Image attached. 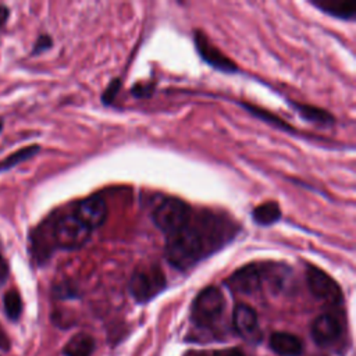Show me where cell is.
Listing matches in <instances>:
<instances>
[{"instance_id":"obj_1","label":"cell","mask_w":356,"mask_h":356,"mask_svg":"<svg viewBox=\"0 0 356 356\" xmlns=\"http://www.w3.org/2000/svg\"><path fill=\"white\" fill-rule=\"evenodd\" d=\"M239 231V224L225 213L193 210L179 231L165 236V259L174 268L186 271L231 243Z\"/></svg>"},{"instance_id":"obj_2","label":"cell","mask_w":356,"mask_h":356,"mask_svg":"<svg viewBox=\"0 0 356 356\" xmlns=\"http://www.w3.org/2000/svg\"><path fill=\"white\" fill-rule=\"evenodd\" d=\"M192 211L193 209L185 200L167 196L153 207L152 220L165 236H170L189 221Z\"/></svg>"},{"instance_id":"obj_3","label":"cell","mask_w":356,"mask_h":356,"mask_svg":"<svg viewBox=\"0 0 356 356\" xmlns=\"http://www.w3.org/2000/svg\"><path fill=\"white\" fill-rule=\"evenodd\" d=\"M167 286L163 270L157 264H145L138 267L129 280V292L139 303L149 302Z\"/></svg>"},{"instance_id":"obj_4","label":"cell","mask_w":356,"mask_h":356,"mask_svg":"<svg viewBox=\"0 0 356 356\" xmlns=\"http://www.w3.org/2000/svg\"><path fill=\"white\" fill-rule=\"evenodd\" d=\"M90 229L72 213L64 214L53 225V239L61 249L74 250L82 248L90 238Z\"/></svg>"},{"instance_id":"obj_5","label":"cell","mask_w":356,"mask_h":356,"mask_svg":"<svg viewBox=\"0 0 356 356\" xmlns=\"http://www.w3.org/2000/svg\"><path fill=\"white\" fill-rule=\"evenodd\" d=\"M224 310V298L218 288L207 286L197 293L192 305V320L199 327L214 324Z\"/></svg>"},{"instance_id":"obj_6","label":"cell","mask_w":356,"mask_h":356,"mask_svg":"<svg viewBox=\"0 0 356 356\" xmlns=\"http://www.w3.org/2000/svg\"><path fill=\"white\" fill-rule=\"evenodd\" d=\"M306 281L310 292L318 300L335 306L342 302V291L338 282L324 270L316 266H307Z\"/></svg>"},{"instance_id":"obj_7","label":"cell","mask_w":356,"mask_h":356,"mask_svg":"<svg viewBox=\"0 0 356 356\" xmlns=\"http://www.w3.org/2000/svg\"><path fill=\"white\" fill-rule=\"evenodd\" d=\"M263 277H264V268L256 263H250L234 271L228 277L225 284L232 292L249 295L260 289L263 284Z\"/></svg>"},{"instance_id":"obj_8","label":"cell","mask_w":356,"mask_h":356,"mask_svg":"<svg viewBox=\"0 0 356 356\" xmlns=\"http://www.w3.org/2000/svg\"><path fill=\"white\" fill-rule=\"evenodd\" d=\"M195 47L200 58L210 67L227 74H235L239 71L238 65L229 57H227L218 47H216L202 31L195 32Z\"/></svg>"},{"instance_id":"obj_9","label":"cell","mask_w":356,"mask_h":356,"mask_svg":"<svg viewBox=\"0 0 356 356\" xmlns=\"http://www.w3.org/2000/svg\"><path fill=\"white\" fill-rule=\"evenodd\" d=\"M90 231L102 227L108 216L107 203L103 197L92 195L81 200L74 213Z\"/></svg>"},{"instance_id":"obj_10","label":"cell","mask_w":356,"mask_h":356,"mask_svg":"<svg viewBox=\"0 0 356 356\" xmlns=\"http://www.w3.org/2000/svg\"><path fill=\"white\" fill-rule=\"evenodd\" d=\"M342 332L339 320L332 314H320L312 324V337L318 345L334 342Z\"/></svg>"},{"instance_id":"obj_11","label":"cell","mask_w":356,"mask_h":356,"mask_svg":"<svg viewBox=\"0 0 356 356\" xmlns=\"http://www.w3.org/2000/svg\"><path fill=\"white\" fill-rule=\"evenodd\" d=\"M309 3L321 13L342 21L356 18V0H309Z\"/></svg>"},{"instance_id":"obj_12","label":"cell","mask_w":356,"mask_h":356,"mask_svg":"<svg viewBox=\"0 0 356 356\" xmlns=\"http://www.w3.org/2000/svg\"><path fill=\"white\" fill-rule=\"evenodd\" d=\"M232 323L238 334L242 337H249L257 330V314L249 305L239 303L234 309Z\"/></svg>"},{"instance_id":"obj_13","label":"cell","mask_w":356,"mask_h":356,"mask_svg":"<svg viewBox=\"0 0 356 356\" xmlns=\"http://www.w3.org/2000/svg\"><path fill=\"white\" fill-rule=\"evenodd\" d=\"M270 346L281 356H299L302 353V342L288 332H274L270 338Z\"/></svg>"},{"instance_id":"obj_14","label":"cell","mask_w":356,"mask_h":356,"mask_svg":"<svg viewBox=\"0 0 356 356\" xmlns=\"http://www.w3.org/2000/svg\"><path fill=\"white\" fill-rule=\"evenodd\" d=\"M291 106L295 108V111L299 114L300 118L305 121L317 124L320 127H330L335 122V118L331 113H328L324 108L310 106V104H302V103H293L291 102Z\"/></svg>"},{"instance_id":"obj_15","label":"cell","mask_w":356,"mask_h":356,"mask_svg":"<svg viewBox=\"0 0 356 356\" xmlns=\"http://www.w3.org/2000/svg\"><path fill=\"white\" fill-rule=\"evenodd\" d=\"M281 218V207L277 202H264L253 209L252 211V220L257 225H273Z\"/></svg>"},{"instance_id":"obj_16","label":"cell","mask_w":356,"mask_h":356,"mask_svg":"<svg viewBox=\"0 0 356 356\" xmlns=\"http://www.w3.org/2000/svg\"><path fill=\"white\" fill-rule=\"evenodd\" d=\"M95 341L88 334H78L72 337L64 346L65 356H92Z\"/></svg>"},{"instance_id":"obj_17","label":"cell","mask_w":356,"mask_h":356,"mask_svg":"<svg viewBox=\"0 0 356 356\" xmlns=\"http://www.w3.org/2000/svg\"><path fill=\"white\" fill-rule=\"evenodd\" d=\"M241 106H242V107H243L249 114H252V115L257 117L259 120L264 121L266 124L273 125L274 128H277V129H280V131L293 132V128H292L288 122H285L284 120H281L280 117H277L275 114H273V113H270V111H267V110H264V108H260L259 106L249 104V103H242Z\"/></svg>"},{"instance_id":"obj_18","label":"cell","mask_w":356,"mask_h":356,"mask_svg":"<svg viewBox=\"0 0 356 356\" xmlns=\"http://www.w3.org/2000/svg\"><path fill=\"white\" fill-rule=\"evenodd\" d=\"M39 150H40V147L38 145H31V146H25L22 149L11 153L10 156H7L6 159H3L0 161V172L7 171V170L15 167L17 164L33 157Z\"/></svg>"},{"instance_id":"obj_19","label":"cell","mask_w":356,"mask_h":356,"mask_svg":"<svg viewBox=\"0 0 356 356\" xmlns=\"http://www.w3.org/2000/svg\"><path fill=\"white\" fill-rule=\"evenodd\" d=\"M4 310L11 320H18L22 313V300L17 291L11 289L4 295Z\"/></svg>"},{"instance_id":"obj_20","label":"cell","mask_w":356,"mask_h":356,"mask_svg":"<svg viewBox=\"0 0 356 356\" xmlns=\"http://www.w3.org/2000/svg\"><path fill=\"white\" fill-rule=\"evenodd\" d=\"M120 86H121V81L117 78V79H113L110 83H108V86L104 89V92H103V95H102V102L104 103V104H110V103H113V100L115 99V96H117V93H118V90H120Z\"/></svg>"},{"instance_id":"obj_21","label":"cell","mask_w":356,"mask_h":356,"mask_svg":"<svg viewBox=\"0 0 356 356\" xmlns=\"http://www.w3.org/2000/svg\"><path fill=\"white\" fill-rule=\"evenodd\" d=\"M51 38L47 36V35H40L38 38V40L35 42V46H33V54H38V53H42L47 49L51 47Z\"/></svg>"},{"instance_id":"obj_22","label":"cell","mask_w":356,"mask_h":356,"mask_svg":"<svg viewBox=\"0 0 356 356\" xmlns=\"http://www.w3.org/2000/svg\"><path fill=\"white\" fill-rule=\"evenodd\" d=\"M153 92V85L152 83H139L132 88V93L136 97H147Z\"/></svg>"},{"instance_id":"obj_23","label":"cell","mask_w":356,"mask_h":356,"mask_svg":"<svg viewBox=\"0 0 356 356\" xmlns=\"http://www.w3.org/2000/svg\"><path fill=\"white\" fill-rule=\"evenodd\" d=\"M214 356H243V353L239 349H224L216 352Z\"/></svg>"},{"instance_id":"obj_24","label":"cell","mask_w":356,"mask_h":356,"mask_svg":"<svg viewBox=\"0 0 356 356\" xmlns=\"http://www.w3.org/2000/svg\"><path fill=\"white\" fill-rule=\"evenodd\" d=\"M8 348H10L8 337H7V334L3 331V328H1V325H0V349L7 350Z\"/></svg>"},{"instance_id":"obj_25","label":"cell","mask_w":356,"mask_h":356,"mask_svg":"<svg viewBox=\"0 0 356 356\" xmlns=\"http://www.w3.org/2000/svg\"><path fill=\"white\" fill-rule=\"evenodd\" d=\"M8 15H10V10L6 6L0 4V28L3 25H6L7 19H8Z\"/></svg>"},{"instance_id":"obj_26","label":"cell","mask_w":356,"mask_h":356,"mask_svg":"<svg viewBox=\"0 0 356 356\" xmlns=\"http://www.w3.org/2000/svg\"><path fill=\"white\" fill-rule=\"evenodd\" d=\"M6 274H7V267H6V263H4V260L0 257V284L4 281V278H6Z\"/></svg>"},{"instance_id":"obj_27","label":"cell","mask_w":356,"mask_h":356,"mask_svg":"<svg viewBox=\"0 0 356 356\" xmlns=\"http://www.w3.org/2000/svg\"><path fill=\"white\" fill-rule=\"evenodd\" d=\"M1 128H3V124L0 122V132H1Z\"/></svg>"}]
</instances>
